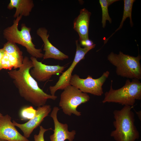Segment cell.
Instances as JSON below:
<instances>
[{
    "instance_id": "6da1fadb",
    "label": "cell",
    "mask_w": 141,
    "mask_h": 141,
    "mask_svg": "<svg viewBox=\"0 0 141 141\" xmlns=\"http://www.w3.org/2000/svg\"><path fill=\"white\" fill-rule=\"evenodd\" d=\"M33 67L31 61L25 56L22 65L18 70H11L8 73L18 89L20 96L38 107L45 105L48 99L55 100L57 96L48 94L40 88L37 81L30 73V70Z\"/></svg>"
},
{
    "instance_id": "7a4b0ae2",
    "label": "cell",
    "mask_w": 141,
    "mask_h": 141,
    "mask_svg": "<svg viewBox=\"0 0 141 141\" xmlns=\"http://www.w3.org/2000/svg\"><path fill=\"white\" fill-rule=\"evenodd\" d=\"M133 106H124L113 112L115 130L110 136L116 141H135L139 137V132L134 124V115L132 110Z\"/></svg>"
},
{
    "instance_id": "3957f363",
    "label": "cell",
    "mask_w": 141,
    "mask_h": 141,
    "mask_svg": "<svg viewBox=\"0 0 141 141\" xmlns=\"http://www.w3.org/2000/svg\"><path fill=\"white\" fill-rule=\"evenodd\" d=\"M111 80L110 88L106 92L102 101L103 103H115L122 105L133 106L136 100L141 99V83L139 80L129 79L126 81L124 85L117 89H114Z\"/></svg>"
},
{
    "instance_id": "277c9868",
    "label": "cell",
    "mask_w": 141,
    "mask_h": 141,
    "mask_svg": "<svg viewBox=\"0 0 141 141\" xmlns=\"http://www.w3.org/2000/svg\"><path fill=\"white\" fill-rule=\"evenodd\" d=\"M141 56L134 57L120 51L118 54L111 52L107 59L116 67L117 74L121 77L140 80L141 79Z\"/></svg>"
},
{
    "instance_id": "5b68a950",
    "label": "cell",
    "mask_w": 141,
    "mask_h": 141,
    "mask_svg": "<svg viewBox=\"0 0 141 141\" xmlns=\"http://www.w3.org/2000/svg\"><path fill=\"white\" fill-rule=\"evenodd\" d=\"M22 16L20 15L14 20L13 25L4 31V37L10 42L19 44L26 49L27 51L31 56L36 58L43 57V54L41 49H37L33 44L30 32L31 28L24 24H21V30L18 29L19 21Z\"/></svg>"
},
{
    "instance_id": "8992f818",
    "label": "cell",
    "mask_w": 141,
    "mask_h": 141,
    "mask_svg": "<svg viewBox=\"0 0 141 141\" xmlns=\"http://www.w3.org/2000/svg\"><path fill=\"white\" fill-rule=\"evenodd\" d=\"M90 99V97L87 93L70 84L64 89L61 95L59 106L65 114L70 116L73 114L79 116L81 115V112L77 110V107L81 104L88 102Z\"/></svg>"
},
{
    "instance_id": "52a82bcc",
    "label": "cell",
    "mask_w": 141,
    "mask_h": 141,
    "mask_svg": "<svg viewBox=\"0 0 141 141\" xmlns=\"http://www.w3.org/2000/svg\"><path fill=\"white\" fill-rule=\"evenodd\" d=\"M109 74V71H107L97 79L93 78L89 75L87 78L83 79L78 75L74 74L72 75L69 84L84 93L100 96L103 93L102 86Z\"/></svg>"
},
{
    "instance_id": "ba28073f",
    "label": "cell",
    "mask_w": 141,
    "mask_h": 141,
    "mask_svg": "<svg viewBox=\"0 0 141 141\" xmlns=\"http://www.w3.org/2000/svg\"><path fill=\"white\" fill-rule=\"evenodd\" d=\"M76 50L75 56L73 61L70 66L66 71L62 73L59 77L58 80L55 85L53 86H50L49 90L51 95H55V93L59 90H64L70 85L69 82L72 72L78 63L81 60L83 59L86 54L90 50L94 48L96 45L93 44L90 47H81L79 43V41H75Z\"/></svg>"
},
{
    "instance_id": "9c48e42d",
    "label": "cell",
    "mask_w": 141,
    "mask_h": 141,
    "mask_svg": "<svg viewBox=\"0 0 141 141\" xmlns=\"http://www.w3.org/2000/svg\"><path fill=\"white\" fill-rule=\"evenodd\" d=\"M30 58L33 67L30 70V73L36 80L39 82L45 81L50 79L52 75L62 73L65 67L58 65H46L32 56Z\"/></svg>"
},
{
    "instance_id": "30bf717a",
    "label": "cell",
    "mask_w": 141,
    "mask_h": 141,
    "mask_svg": "<svg viewBox=\"0 0 141 141\" xmlns=\"http://www.w3.org/2000/svg\"><path fill=\"white\" fill-rule=\"evenodd\" d=\"M4 53L2 59L3 69L10 70L16 69L22 65L24 58L22 52L15 43L9 41L4 45Z\"/></svg>"
},
{
    "instance_id": "8fae6325",
    "label": "cell",
    "mask_w": 141,
    "mask_h": 141,
    "mask_svg": "<svg viewBox=\"0 0 141 141\" xmlns=\"http://www.w3.org/2000/svg\"><path fill=\"white\" fill-rule=\"evenodd\" d=\"M51 110L50 105L45 104L38 107L34 116L27 122L20 124L13 120V122L22 131L24 136L28 138L33 130L39 126L44 118L48 115Z\"/></svg>"
},
{
    "instance_id": "7c38bea8",
    "label": "cell",
    "mask_w": 141,
    "mask_h": 141,
    "mask_svg": "<svg viewBox=\"0 0 141 141\" xmlns=\"http://www.w3.org/2000/svg\"><path fill=\"white\" fill-rule=\"evenodd\" d=\"M60 109L57 107L53 108L50 116L52 118L54 125V133L50 137L51 141H73L76 134V131L73 130L70 132L68 130V125L60 122L57 117V112Z\"/></svg>"
},
{
    "instance_id": "4fadbf2b",
    "label": "cell",
    "mask_w": 141,
    "mask_h": 141,
    "mask_svg": "<svg viewBox=\"0 0 141 141\" xmlns=\"http://www.w3.org/2000/svg\"><path fill=\"white\" fill-rule=\"evenodd\" d=\"M8 114L0 118V139L8 141H30L17 130Z\"/></svg>"
},
{
    "instance_id": "5bb4252c",
    "label": "cell",
    "mask_w": 141,
    "mask_h": 141,
    "mask_svg": "<svg viewBox=\"0 0 141 141\" xmlns=\"http://www.w3.org/2000/svg\"><path fill=\"white\" fill-rule=\"evenodd\" d=\"M37 33L41 38L44 43L43 50L45 52L43 57L44 59L52 58L63 60L69 58L68 56L61 52L50 42L48 39L49 35L45 28H39L37 31Z\"/></svg>"
},
{
    "instance_id": "9a60e30c",
    "label": "cell",
    "mask_w": 141,
    "mask_h": 141,
    "mask_svg": "<svg viewBox=\"0 0 141 141\" xmlns=\"http://www.w3.org/2000/svg\"><path fill=\"white\" fill-rule=\"evenodd\" d=\"M91 13L85 8L81 9L73 22V28L78 33L79 41L89 39V27Z\"/></svg>"
},
{
    "instance_id": "2e32d148",
    "label": "cell",
    "mask_w": 141,
    "mask_h": 141,
    "mask_svg": "<svg viewBox=\"0 0 141 141\" xmlns=\"http://www.w3.org/2000/svg\"><path fill=\"white\" fill-rule=\"evenodd\" d=\"M34 6L33 1L31 0H11L8 8L11 9L15 8L16 11L14 17L16 18L20 15L28 16Z\"/></svg>"
},
{
    "instance_id": "e0dca14e",
    "label": "cell",
    "mask_w": 141,
    "mask_h": 141,
    "mask_svg": "<svg viewBox=\"0 0 141 141\" xmlns=\"http://www.w3.org/2000/svg\"><path fill=\"white\" fill-rule=\"evenodd\" d=\"M124 9L123 14L121 21L119 27L115 30V32L108 38L106 39L104 41V44L107 43L109 39L116 32L121 28L124 22L127 17H129L130 19V23L131 26L132 27L133 24L132 18V8L134 0H124Z\"/></svg>"
},
{
    "instance_id": "ac0fdd59",
    "label": "cell",
    "mask_w": 141,
    "mask_h": 141,
    "mask_svg": "<svg viewBox=\"0 0 141 141\" xmlns=\"http://www.w3.org/2000/svg\"><path fill=\"white\" fill-rule=\"evenodd\" d=\"M119 0H99V2L102 10V27L104 28L106 21H108L110 23L112 22L111 19L109 14L108 7L113 3Z\"/></svg>"
},
{
    "instance_id": "d6986e66",
    "label": "cell",
    "mask_w": 141,
    "mask_h": 141,
    "mask_svg": "<svg viewBox=\"0 0 141 141\" xmlns=\"http://www.w3.org/2000/svg\"><path fill=\"white\" fill-rule=\"evenodd\" d=\"M36 110L32 106L24 107L21 110L20 116L22 120L30 119L35 115Z\"/></svg>"
},
{
    "instance_id": "ffe728a7",
    "label": "cell",
    "mask_w": 141,
    "mask_h": 141,
    "mask_svg": "<svg viewBox=\"0 0 141 141\" xmlns=\"http://www.w3.org/2000/svg\"><path fill=\"white\" fill-rule=\"evenodd\" d=\"M52 130L51 128L46 129L42 126H40V130L38 134L34 135V141H45L44 138V134L45 132L49 130Z\"/></svg>"
},
{
    "instance_id": "44dd1931",
    "label": "cell",
    "mask_w": 141,
    "mask_h": 141,
    "mask_svg": "<svg viewBox=\"0 0 141 141\" xmlns=\"http://www.w3.org/2000/svg\"><path fill=\"white\" fill-rule=\"evenodd\" d=\"M80 44L84 47H90L93 45L92 41L89 39L82 40L80 41Z\"/></svg>"
},
{
    "instance_id": "7402d4cb",
    "label": "cell",
    "mask_w": 141,
    "mask_h": 141,
    "mask_svg": "<svg viewBox=\"0 0 141 141\" xmlns=\"http://www.w3.org/2000/svg\"><path fill=\"white\" fill-rule=\"evenodd\" d=\"M4 51L3 48L0 49V71L3 68L2 65V59L4 53Z\"/></svg>"
},
{
    "instance_id": "603a6c76",
    "label": "cell",
    "mask_w": 141,
    "mask_h": 141,
    "mask_svg": "<svg viewBox=\"0 0 141 141\" xmlns=\"http://www.w3.org/2000/svg\"><path fill=\"white\" fill-rule=\"evenodd\" d=\"M0 141H8V140L0 139Z\"/></svg>"
},
{
    "instance_id": "cb8c5ba5",
    "label": "cell",
    "mask_w": 141,
    "mask_h": 141,
    "mask_svg": "<svg viewBox=\"0 0 141 141\" xmlns=\"http://www.w3.org/2000/svg\"><path fill=\"white\" fill-rule=\"evenodd\" d=\"M3 115L2 114L0 113V118L3 116Z\"/></svg>"
}]
</instances>
